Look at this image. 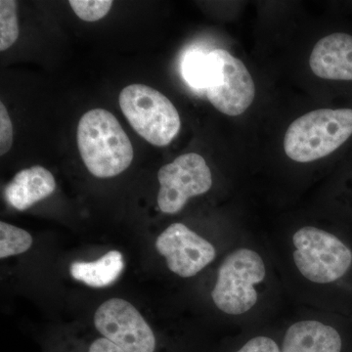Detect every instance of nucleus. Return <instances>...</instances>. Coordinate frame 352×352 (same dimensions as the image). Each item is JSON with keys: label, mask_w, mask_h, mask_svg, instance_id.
<instances>
[{"label": "nucleus", "mask_w": 352, "mask_h": 352, "mask_svg": "<svg viewBox=\"0 0 352 352\" xmlns=\"http://www.w3.org/2000/svg\"><path fill=\"white\" fill-rule=\"evenodd\" d=\"M76 141L88 171L98 178L120 175L133 160V147L126 131L117 118L104 109H94L82 116Z\"/></svg>", "instance_id": "f257e3e1"}, {"label": "nucleus", "mask_w": 352, "mask_h": 352, "mask_svg": "<svg viewBox=\"0 0 352 352\" xmlns=\"http://www.w3.org/2000/svg\"><path fill=\"white\" fill-rule=\"evenodd\" d=\"M351 134V109H320L292 122L285 135V153L298 163H309L332 154Z\"/></svg>", "instance_id": "f03ea898"}, {"label": "nucleus", "mask_w": 352, "mask_h": 352, "mask_svg": "<svg viewBox=\"0 0 352 352\" xmlns=\"http://www.w3.org/2000/svg\"><path fill=\"white\" fill-rule=\"evenodd\" d=\"M119 101L132 129L150 144L164 147L179 132V113L159 90L144 85H131L120 91Z\"/></svg>", "instance_id": "7ed1b4c3"}, {"label": "nucleus", "mask_w": 352, "mask_h": 352, "mask_svg": "<svg viewBox=\"0 0 352 352\" xmlns=\"http://www.w3.org/2000/svg\"><path fill=\"white\" fill-rule=\"evenodd\" d=\"M265 277V266L258 252L239 249L229 254L219 266L212 292L214 305L227 314L249 311L258 302L254 286Z\"/></svg>", "instance_id": "20e7f679"}, {"label": "nucleus", "mask_w": 352, "mask_h": 352, "mask_svg": "<svg viewBox=\"0 0 352 352\" xmlns=\"http://www.w3.org/2000/svg\"><path fill=\"white\" fill-rule=\"evenodd\" d=\"M294 261L303 276L318 284L332 283L344 276L352 263V252L333 234L303 227L293 237Z\"/></svg>", "instance_id": "39448f33"}, {"label": "nucleus", "mask_w": 352, "mask_h": 352, "mask_svg": "<svg viewBox=\"0 0 352 352\" xmlns=\"http://www.w3.org/2000/svg\"><path fill=\"white\" fill-rule=\"evenodd\" d=\"M208 60V101L220 113L230 117L244 113L256 96L254 80L247 67L224 50L210 51Z\"/></svg>", "instance_id": "423d86ee"}, {"label": "nucleus", "mask_w": 352, "mask_h": 352, "mask_svg": "<svg viewBox=\"0 0 352 352\" xmlns=\"http://www.w3.org/2000/svg\"><path fill=\"white\" fill-rule=\"evenodd\" d=\"M160 191L157 206L164 214L179 212L190 198L203 195L212 188V176L205 159L196 153L176 157L157 173Z\"/></svg>", "instance_id": "0eeeda50"}, {"label": "nucleus", "mask_w": 352, "mask_h": 352, "mask_svg": "<svg viewBox=\"0 0 352 352\" xmlns=\"http://www.w3.org/2000/svg\"><path fill=\"white\" fill-rule=\"evenodd\" d=\"M94 326L104 338L126 352H157L155 333L131 302L111 298L94 315Z\"/></svg>", "instance_id": "6e6552de"}, {"label": "nucleus", "mask_w": 352, "mask_h": 352, "mask_svg": "<svg viewBox=\"0 0 352 352\" xmlns=\"http://www.w3.org/2000/svg\"><path fill=\"white\" fill-rule=\"evenodd\" d=\"M156 249L178 276H195L217 256L214 245L182 223H173L157 238Z\"/></svg>", "instance_id": "1a4fd4ad"}, {"label": "nucleus", "mask_w": 352, "mask_h": 352, "mask_svg": "<svg viewBox=\"0 0 352 352\" xmlns=\"http://www.w3.org/2000/svg\"><path fill=\"white\" fill-rule=\"evenodd\" d=\"M309 65L314 75L324 80H352V36L338 32L321 38Z\"/></svg>", "instance_id": "9d476101"}, {"label": "nucleus", "mask_w": 352, "mask_h": 352, "mask_svg": "<svg viewBox=\"0 0 352 352\" xmlns=\"http://www.w3.org/2000/svg\"><path fill=\"white\" fill-rule=\"evenodd\" d=\"M340 333L332 326L319 321L293 324L285 333L281 352H344Z\"/></svg>", "instance_id": "9b49d317"}, {"label": "nucleus", "mask_w": 352, "mask_h": 352, "mask_svg": "<svg viewBox=\"0 0 352 352\" xmlns=\"http://www.w3.org/2000/svg\"><path fill=\"white\" fill-rule=\"evenodd\" d=\"M56 189V182L50 170L41 166L19 171L4 189V197L16 210H28L50 197Z\"/></svg>", "instance_id": "f8f14e48"}, {"label": "nucleus", "mask_w": 352, "mask_h": 352, "mask_svg": "<svg viewBox=\"0 0 352 352\" xmlns=\"http://www.w3.org/2000/svg\"><path fill=\"white\" fill-rule=\"evenodd\" d=\"M124 256L119 251H110L95 261H76L69 266V273L76 281L92 288L110 286L124 270Z\"/></svg>", "instance_id": "ddd939ff"}, {"label": "nucleus", "mask_w": 352, "mask_h": 352, "mask_svg": "<svg viewBox=\"0 0 352 352\" xmlns=\"http://www.w3.org/2000/svg\"><path fill=\"white\" fill-rule=\"evenodd\" d=\"M182 74L190 87L195 89L207 90L210 75L208 53L201 50L187 52L182 62Z\"/></svg>", "instance_id": "4468645a"}, {"label": "nucleus", "mask_w": 352, "mask_h": 352, "mask_svg": "<svg viewBox=\"0 0 352 352\" xmlns=\"http://www.w3.org/2000/svg\"><path fill=\"white\" fill-rule=\"evenodd\" d=\"M31 234L24 229L0 222V258L24 254L32 245Z\"/></svg>", "instance_id": "2eb2a0df"}, {"label": "nucleus", "mask_w": 352, "mask_h": 352, "mask_svg": "<svg viewBox=\"0 0 352 352\" xmlns=\"http://www.w3.org/2000/svg\"><path fill=\"white\" fill-rule=\"evenodd\" d=\"M19 36L17 2L14 0L0 1V51L8 50Z\"/></svg>", "instance_id": "dca6fc26"}, {"label": "nucleus", "mask_w": 352, "mask_h": 352, "mask_svg": "<svg viewBox=\"0 0 352 352\" xmlns=\"http://www.w3.org/2000/svg\"><path fill=\"white\" fill-rule=\"evenodd\" d=\"M69 6L74 12L85 22H96L102 19L112 8L111 0H71Z\"/></svg>", "instance_id": "f3484780"}, {"label": "nucleus", "mask_w": 352, "mask_h": 352, "mask_svg": "<svg viewBox=\"0 0 352 352\" xmlns=\"http://www.w3.org/2000/svg\"><path fill=\"white\" fill-rule=\"evenodd\" d=\"M231 352H281V346L272 338L256 336Z\"/></svg>", "instance_id": "a211bd4d"}, {"label": "nucleus", "mask_w": 352, "mask_h": 352, "mask_svg": "<svg viewBox=\"0 0 352 352\" xmlns=\"http://www.w3.org/2000/svg\"><path fill=\"white\" fill-rule=\"evenodd\" d=\"M13 126L4 104L0 103V155L3 156L12 147Z\"/></svg>", "instance_id": "6ab92c4d"}, {"label": "nucleus", "mask_w": 352, "mask_h": 352, "mask_svg": "<svg viewBox=\"0 0 352 352\" xmlns=\"http://www.w3.org/2000/svg\"><path fill=\"white\" fill-rule=\"evenodd\" d=\"M85 352H126L122 351L117 344H113L106 338H97L92 340Z\"/></svg>", "instance_id": "aec40b11"}]
</instances>
